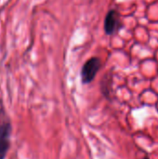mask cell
Returning <instances> with one entry per match:
<instances>
[{
  "instance_id": "6da1fadb",
  "label": "cell",
  "mask_w": 158,
  "mask_h": 159,
  "mask_svg": "<svg viewBox=\"0 0 158 159\" xmlns=\"http://www.w3.org/2000/svg\"><path fill=\"white\" fill-rule=\"evenodd\" d=\"M101 68V61L99 58H90L83 65L81 70V79L84 84H88L95 78L98 71Z\"/></svg>"
},
{
  "instance_id": "7a4b0ae2",
  "label": "cell",
  "mask_w": 158,
  "mask_h": 159,
  "mask_svg": "<svg viewBox=\"0 0 158 159\" xmlns=\"http://www.w3.org/2000/svg\"><path fill=\"white\" fill-rule=\"evenodd\" d=\"M11 124L4 121L0 124V159H6L10 145Z\"/></svg>"
},
{
  "instance_id": "3957f363",
  "label": "cell",
  "mask_w": 158,
  "mask_h": 159,
  "mask_svg": "<svg viewBox=\"0 0 158 159\" xmlns=\"http://www.w3.org/2000/svg\"><path fill=\"white\" fill-rule=\"evenodd\" d=\"M119 27V15L115 10H111L104 20V30L107 34H113Z\"/></svg>"
},
{
  "instance_id": "277c9868",
  "label": "cell",
  "mask_w": 158,
  "mask_h": 159,
  "mask_svg": "<svg viewBox=\"0 0 158 159\" xmlns=\"http://www.w3.org/2000/svg\"><path fill=\"white\" fill-rule=\"evenodd\" d=\"M144 159H149V158H147V157H145V158H144Z\"/></svg>"
}]
</instances>
